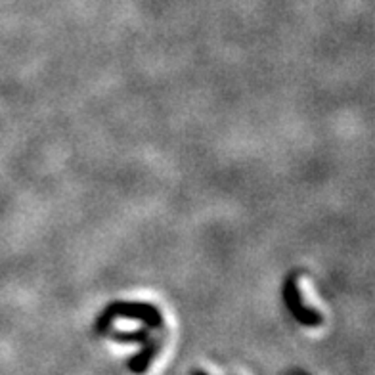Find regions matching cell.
Masks as SVG:
<instances>
[{
    "label": "cell",
    "mask_w": 375,
    "mask_h": 375,
    "mask_svg": "<svg viewBox=\"0 0 375 375\" xmlns=\"http://www.w3.org/2000/svg\"><path fill=\"white\" fill-rule=\"evenodd\" d=\"M286 299H287V304H289V309L293 310V314H297V318H301L302 322H307L304 316H310L312 320L320 322V318H318L316 312L312 314L310 310H304L301 307V302H299V293H297V287H295V274L293 276H289V280H287V284H286Z\"/></svg>",
    "instance_id": "1"
}]
</instances>
